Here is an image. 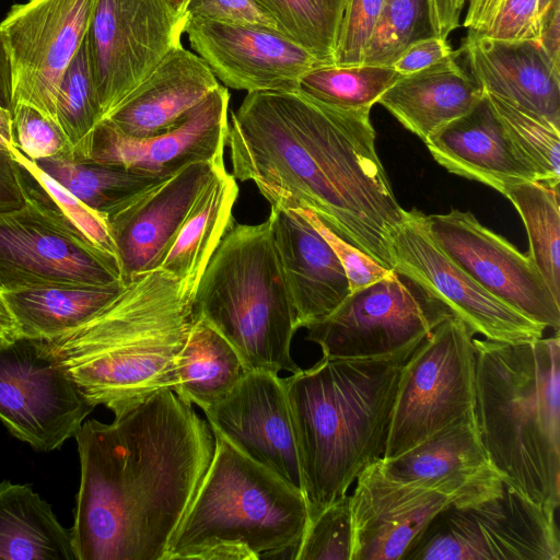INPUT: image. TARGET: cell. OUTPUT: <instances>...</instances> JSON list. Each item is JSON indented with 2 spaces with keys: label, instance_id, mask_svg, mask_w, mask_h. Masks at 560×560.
Listing matches in <instances>:
<instances>
[{
  "label": "cell",
  "instance_id": "e0dca14e",
  "mask_svg": "<svg viewBox=\"0 0 560 560\" xmlns=\"http://www.w3.org/2000/svg\"><path fill=\"white\" fill-rule=\"evenodd\" d=\"M441 249L490 294L534 322L560 327L557 301L528 254L483 226L468 211L427 215Z\"/></svg>",
  "mask_w": 560,
  "mask_h": 560
},
{
  "label": "cell",
  "instance_id": "ee69618b",
  "mask_svg": "<svg viewBox=\"0 0 560 560\" xmlns=\"http://www.w3.org/2000/svg\"><path fill=\"white\" fill-rule=\"evenodd\" d=\"M293 210L307 220L329 244L347 275L350 293L363 289L392 273L393 270L381 266L365 253L332 232L312 209L301 207Z\"/></svg>",
  "mask_w": 560,
  "mask_h": 560
},
{
  "label": "cell",
  "instance_id": "6da1fadb",
  "mask_svg": "<svg viewBox=\"0 0 560 560\" xmlns=\"http://www.w3.org/2000/svg\"><path fill=\"white\" fill-rule=\"evenodd\" d=\"M371 108L342 109L302 92L247 93L232 113V175L270 207L312 209L337 235L393 270L406 210L375 149Z\"/></svg>",
  "mask_w": 560,
  "mask_h": 560
},
{
  "label": "cell",
  "instance_id": "ffe728a7",
  "mask_svg": "<svg viewBox=\"0 0 560 560\" xmlns=\"http://www.w3.org/2000/svg\"><path fill=\"white\" fill-rule=\"evenodd\" d=\"M184 33L215 78L247 93L295 91L300 78L322 65L275 30L186 19Z\"/></svg>",
  "mask_w": 560,
  "mask_h": 560
},
{
  "label": "cell",
  "instance_id": "ba28073f",
  "mask_svg": "<svg viewBox=\"0 0 560 560\" xmlns=\"http://www.w3.org/2000/svg\"><path fill=\"white\" fill-rule=\"evenodd\" d=\"M555 515L497 472L440 511L402 560H559Z\"/></svg>",
  "mask_w": 560,
  "mask_h": 560
},
{
  "label": "cell",
  "instance_id": "ab89813d",
  "mask_svg": "<svg viewBox=\"0 0 560 560\" xmlns=\"http://www.w3.org/2000/svg\"><path fill=\"white\" fill-rule=\"evenodd\" d=\"M486 95L515 143L534 164L539 182L559 186L560 129L497 96Z\"/></svg>",
  "mask_w": 560,
  "mask_h": 560
},
{
  "label": "cell",
  "instance_id": "44dd1931",
  "mask_svg": "<svg viewBox=\"0 0 560 560\" xmlns=\"http://www.w3.org/2000/svg\"><path fill=\"white\" fill-rule=\"evenodd\" d=\"M222 168L192 163L107 215L122 283L160 267L196 200Z\"/></svg>",
  "mask_w": 560,
  "mask_h": 560
},
{
  "label": "cell",
  "instance_id": "7402d4cb",
  "mask_svg": "<svg viewBox=\"0 0 560 560\" xmlns=\"http://www.w3.org/2000/svg\"><path fill=\"white\" fill-rule=\"evenodd\" d=\"M425 144L450 173L482 183L502 195L518 183L539 182L534 164L515 143L486 93L469 112L444 126Z\"/></svg>",
  "mask_w": 560,
  "mask_h": 560
},
{
  "label": "cell",
  "instance_id": "277c9868",
  "mask_svg": "<svg viewBox=\"0 0 560 560\" xmlns=\"http://www.w3.org/2000/svg\"><path fill=\"white\" fill-rule=\"evenodd\" d=\"M420 342L381 357L323 355L283 378L308 518L382 458L401 370Z\"/></svg>",
  "mask_w": 560,
  "mask_h": 560
},
{
  "label": "cell",
  "instance_id": "1f68e13d",
  "mask_svg": "<svg viewBox=\"0 0 560 560\" xmlns=\"http://www.w3.org/2000/svg\"><path fill=\"white\" fill-rule=\"evenodd\" d=\"M23 199L49 221L118 261L107 217L92 210L16 148H9Z\"/></svg>",
  "mask_w": 560,
  "mask_h": 560
},
{
  "label": "cell",
  "instance_id": "5bb4252c",
  "mask_svg": "<svg viewBox=\"0 0 560 560\" xmlns=\"http://www.w3.org/2000/svg\"><path fill=\"white\" fill-rule=\"evenodd\" d=\"M122 283L118 261L49 221L24 200L0 213V292Z\"/></svg>",
  "mask_w": 560,
  "mask_h": 560
},
{
  "label": "cell",
  "instance_id": "60d3db41",
  "mask_svg": "<svg viewBox=\"0 0 560 560\" xmlns=\"http://www.w3.org/2000/svg\"><path fill=\"white\" fill-rule=\"evenodd\" d=\"M353 533L349 494L308 518L295 560H351Z\"/></svg>",
  "mask_w": 560,
  "mask_h": 560
},
{
  "label": "cell",
  "instance_id": "cb8c5ba5",
  "mask_svg": "<svg viewBox=\"0 0 560 560\" xmlns=\"http://www.w3.org/2000/svg\"><path fill=\"white\" fill-rule=\"evenodd\" d=\"M457 54L485 93L560 129V67L538 42L465 37Z\"/></svg>",
  "mask_w": 560,
  "mask_h": 560
},
{
  "label": "cell",
  "instance_id": "5b68a950",
  "mask_svg": "<svg viewBox=\"0 0 560 560\" xmlns=\"http://www.w3.org/2000/svg\"><path fill=\"white\" fill-rule=\"evenodd\" d=\"M475 413L493 467L548 511L560 504V338L474 337Z\"/></svg>",
  "mask_w": 560,
  "mask_h": 560
},
{
  "label": "cell",
  "instance_id": "7bdbcfd3",
  "mask_svg": "<svg viewBox=\"0 0 560 560\" xmlns=\"http://www.w3.org/2000/svg\"><path fill=\"white\" fill-rule=\"evenodd\" d=\"M384 0H345L332 65H363L368 42L380 16Z\"/></svg>",
  "mask_w": 560,
  "mask_h": 560
},
{
  "label": "cell",
  "instance_id": "3957f363",
  "mask_svg": "<svg viewBox=\"0 0 560 560\" xmlns=\"http://www.w3.org/2000/svg\"><path fill=\"white\" fill-rule=\"evenodd\" d=\"M194 294L162 268L140 273L80 325L46 341L82 395L115 417L174 390L196 322Z\"/></svg>",
  "mask_w": 560,
  "mask_h": 560
},
{
  "label": "cell",
  "instance_id": "7a4b0ae2",
  "mask_svg": "<svg viewBox=\"0 0 560 560\" xmlns=\"http://www.w3.org/2000/svg\"><path fill=\"white\" fill-rule=\"evenodd\" d=\"M77 560H163L209 466L215 436L172 389L75 434Z\"/></svg>",
  "mask_w": 560,
  "mask_h": 560
},
{
  "label": "cell",
  "instance_id": "ac0fdd59",
  "mask_svg": "<svg viewBox=\"0 0 560 560\" xmlns=\"http://www.w3.org/2000/svg\"><path fill=\"white\" fill-rule=\"evenodd\" d=\"M230 93L219 85L172 130L130 137L102 120L92 137L89 160L166 178L199 162L225 167Z\"/></svg>",
  "mask_w": 560,
  "mask_h": 560
},
{
  "label": "cell",
  "instance_id": "b9f144b4",
  "mask_svg": "<svg viewBox=\"0 0 560 560\" xmlns=\"http://www.w3.org/2000/svg\"><path fill=\"white\" fill-rule=\"evenodd\" d=\"M12 145L32 161L72 156L71 145L52 119L26 104L13 108Z\"/></svg>",
  "mask_w": 560,
  "mask_h": 560
},
{
  "label": "cell",
  "instance_id": "9c48e42d",
  "mask_svg": "<svg viewBox=\"0 0 560 560\" xmlns=\"http://www.w3.org/2000/svg\"><path fill=\"white\" fill-rule=\"evenodd\" d=\"M475 334L459 318L441 323L406 361L385 451L402 454L476 407Z\"/></svg>",
  "mask_w": 560,
  "mask_h": 560
},
{
  "label": "cell",
  "instance_id": "8992f818",
  "mask_svg": "<svg viewBox=\"0 0 560 560\" xmlns=\"http://www.w3.org/2000/svg\"><path fill=\"white\" fill-rule=\"evenodd\" d=\"M214 436L210 466L163 560H258L299 544L308 522L304 493Z\"/></svg>",
  "mask_w": 560,
  "mask_h": 560
},
{
  "label": "cell",
  "instance_id": "816d5d0a",
  "mask_svg": "<svg viewBox=\"0 0 560 560\" xmlns=\"http://www.w3.org/2000/svg\"><path fill=\"white\" fill-rule=\"evenodd\" d=\"M13 113L0 107V150L9 152L12 145Z\"/></svg>",
  "mask_w": 560,
  "mask_h": 560
},
{
  "label": "cell",
  "instance_id": "2e32d148",
  "mask_svg": "<svg viewBox=\"0 0 560 560\" xmlns=\"http://www.w3.org/2000/svg\"><path fill=\"white\" fill-rule=\"evenodd\" d=\"M487 479L472 483L402 481L388 476L378 458L360 472L349 494L351 560H402L440 511Z\"/></svg>",
  "mask_w": 560,
  "mask_h": 560
},
{
  "label": "cell",
  "instance_id": "4316f807",
  "mask_svg": "<svg viewBox=\"0 0 560 560\" xmlns=\"http://www.w3.org/2000/svg\"><path fill=\"white\" fill-rule=\"evenodd\" d=\"M380 464L393 478L424 483H472L498 472L480 439L475 410L402 454L380 458Z\"/></svg>",
  "mask_w": 560,
  "mask_h": 560
},
{
  "label": "cell",
  "instance_id": "f6af8a7d",
  "mask_svg": "<svg viewBox=\"0 0 560 560\" xmlns=\"http://www.w3.org/2000/svg\"><path fill=\"white\" fill-rule=\"evenodd\" d=\"M184 16L279 32L276 22L256 0H189Z\"/></svg>",
  "mask_w": 560,
  "mask_h": 560
},
{
  "label": "cell",
  "instance_id": "74e56055",
  "mask_svg": "<svg viewBox=\"0 0 560 560\" xmlns=\"http://www.w3.org/2000/svg\"><path fill=\"white\" fill-rule=\"evenodd\" d=\"M431 35L429 0H384L363 65L392 66L408 46Z\"/></svg>",
  "mask_w": 560,
  "mask_h": 560
},
{
  "label": "cell",
  "instance_id": "484cf974",
  "mask_svg": "<svg viewBox=\"0 0 560 560\" xmlns=\"http://www.w3.org/2000/svg\"><path fill=\"white\" fill-rule=\"evenodd\" d=\"M483 95L454 56L401 75L377 103L427 143L444 126L469 112Z\"/></svg>",
  "mask_w": 560,
  "mask_h": 560
},
{
  "label": "cell",
  "instance_id": "d4e9b609",
  "mask_svg": "<svg viewBox=\"0 0 560 560\" xmlns=\"http://www.w3.org/2000/svg\"><path fill=\"white\" fill-rule=\"evenodd\" d=\"M219 82L209 66L182 44L104 120L130 137H150L182 124Z\"/></svg>",
  "mask_w": 560,
  "mask_h": 560
},
{
  "label": "cell",
  "instance_id": "f907efd6",
  "mask_svg": "<svg viewBox=\"0 0 560 560\" xmlns=\"http://www.w3.org/2000/svg\"><path fill=\"white\" fill-rule=\"evenodd\" d=\"M22 338L18 323L0 292V346Z\"/></svg>",
  "mask_w": 560,
  "mask_h": 560
},
{
  "label": "cell",
  "instance_id": "8fae6325",
  "mask_svg": "<svg viewBox=\"0 0 560 560\" xmlns=\"http://www.w3.org/2000/svg\"><path fill=\"white\" fill-rule=\"evenodd\" d=\"M185 23L165 0H96L84 43L102 120L182 44Z\"/></svg>",
  "mask_w": 560,
  "mask_h": 560
},
{
  "label": "cell",
  "instance_id": "30bf717a",
  "mask_svg": "<svg viewBox=\"0 0 560 560\" xmlns=\"http://www.w3.org/2000/svg\"><path fill=\"white\" fill-rule=\"evenodd\" d=\"M455 317L440 299L410 277L392 273L351 292L325 318L307 327L306 339L330 358H372L422 341Z\"/></svg>",
  "mask_w": 560,
  "mask_h": 560
},
{
  "label": "cell",
  "instance_id": "681fc988",
  "mask_svg": "<svg viewBox=\"0 0 560 560\" xmlns=\"http://www.w3.org/2000/svg\"><path fill=\"white\" fill-rule=\"evenodd\" d=\"M0 107L13 113V73L10 52L0 27Z\"/></svg>",
  "mask_w": 560,
  "mask_h": 560
},
{
  "label": "cell",
  "instance_id": "7c38bea8",
  "mask_svg": "<svg viewBox=\"0 0 560 560\" xmlns=\"http://www.w3.org/2000/svg\"><path fill=\"white\" fill-rule=\"evenodd\" d=\"M94 408L45 340L0 346V420L16 439L36 451L57 450Z\"/></svg>",
  "mask_w": 560,
  "mask_h": 560
},
{
  "label": "cell",
  "instance_id": "603a6c76",
  "mask_svg": "<svg viewBox=\"0 0 560 560\" xmlns=\"http://www.w3.org/2000/svg\"><path fill=\"white\" fill-rule=\"evenodd\" d=\"M268 219L296 326L305 328L350 294L347 275L329 244L298 211L270 207Z\"/></svg>",
  "mask_w": 560,
  "mask_h": 560
},
{
  "label": "cell",
  "instance_id": "8d00e7d4",
  "mask_svg": "<svg viewBox=\"0 0 560 560\" xmlns=\"http://www.w3.org/2000/svg\"><path fill=\"white\" fill-rule=\"evenodd\" d=\"M56 120L71 145L73 160L88 161L93 132L102 121V113L84 42L59 84Z\"/></svg>",
  "mask_w": 560,
  "mask_h": 560
},
{
  "label": "cell",
  "instance_id": "e575fe53",
  "mask_svg": "<svg viewBox=\"0 0 560 560\" xmlns=\"http://www.w3.org/2000/svg\"><path fill=\"white\" fill-rule=\"evenodd\" d=\"M400 77L390 66L320 65L300 78L296 90L334 107L371 108Z\"/></svg>",
  "mask_w": 560,
  "mask_h": 560
},
{
  "label": "cell",
  "instance_id": "f1b7e54d",
  "mask_svg": "<svg viewBox=\"0 0 560 560\" xmlns=\"http://www.w3.org/2000/svg\"><path fill=\"white\" fill-rule=\"evenodd\" d=\"M0 560H77L70 529L27 485L0 481Z\"/></svg>",
  "mask_w": 560,
  "mask_h": 560
},
{
  "label": "cell",
  "instance_id": "9a60e30c",
  "mask_svg": "<svg viewBox=\"0 0 560 560\" xmlns=\"http://www.w3.org/2000/svg\"><path fill=\"white\" fill-rule=\"evenodd\" d=\"M393 270L401 272L448 306L476 335L516 342L538 339L546 327L503 303L458 267L434 241L427 214L406 210L393 242Z\"/></svg>",
  "mask_w": 560,
  "mask_h": 560
},
{
  "label": "cell",
  "instance_id": "f5cc1de1",
  "mask_svg": "<svg viewBox=\"0 0 560 560\" xmlns=\"http://www.w3.org/2000/svg\"><path fill=\"white\" fill-rule=\"evenodd\" d=\"M165 2L176 14L184 16L189 0H165Z\"/></svg>",
  "mask_w": 560,
  "mask_h": 560
},
{
  "label": "cell",
  "instance_id": "d590c367",
  "mask_svg": "<svg viewBox=\"0 0 560 560\" xmlns=\"http://www.w3.org/2000/svg\"><path fill=\"white\" fill-rule=\"evenodd\" d=\"M278 30L312 54L332 65L345 0H256Z\"/></svg>",
  "mask_w": 560,
  "mask_h": 560
},
{
  "label": "cell",
  "instance_id": "836d02e7",
  "mask_svg": "<svg viewBox=\"0 0 560 560\" xmlns=\"http://www.w3.org/2000/svg\"><path fill=\"white\" fill-rule=\"evenodd\" d=\"M504 196L514 205L525 225L529 242L527 254L560 302L559 186L527 180L512 186Z\"/></svg>",
  "mask_w": 560,
  "mask_h": 560
},
{
  "label": "cell",
  "instance_id": "52a82bcc",
  "mask_svg": "<svg viewBox=\"0 0 560 560\" xmlns=\"http://www.w3.org/2000/svg\"><path fill=\"white\" fill-rule=\"evenodd\" d=\"M194 312L234 348L246 371L301 370L290 353L299 328L269 219L233 223L199 280Z\"/></svg>",
  "mask_w": 560,
  "mask_h": 560
},
{
  "label": "cell",
  "instance_id": "7dc6e473",
  "mask_svg": "<svg viewBox=\"0 0 560 560\" xmlns=\"http://www.w3.org/2000/svg\"><path fill=\"white\" fill-rule=\"evenodd\" d=\"M538 43L550 60L560 67V0H553L545 8Z\"/></svg>",
  "mask_w": 560,
  "mask_h": 560
},
{
  "label": "cell",
  "instance_id": "83f0119b",
  "mask_svg": "<svg viewBox=\"0 0 560 560\" xmlns=\"http://www.w3.org/2000/svg\"><path fill=\"white\" fill-rule=\"evenodd\" d=\"M235 177L219 170L189 211L159 268L196 292L199 280L223 236L233 225L238 197Z\"/></svg>",
  "mask_w": 560,
  "mask_h": 560
},
{
  "label": "cell",
  "instance_id": "d6a6232c",
  "mask_svg": "<svg viewBox=\"0 0 560 560\" xmlns=\"http://www.w3.org/2000/svg\"><path fill=\"white\" fill-rule=\"evenodd\" d=\"M92 210L107 217L164 178L70 156L34 161Z\"/></svg>",
  "mask_w": 560,
  "mask_h": 560
},
{
  "label": "cell",
  "instance_id": "bcb514c9",
  "mask_svg": "<svg viewBox=\"0 0 560 560\" xmlns=\"http://www.w3.org/2000/svg\"><path fill=\"white\" fill-rule=\"evenodd\" d=\"M454 56L457 52L452 49L447 38L431 35L408 46L390 67L400 75H407Z\"/></svg>",
  "mask_w": 560,
  "mask_h": 560
},
{
  "label": "cell",
  "instance_id": "f546056e",
  "mask_svg": "<svg viewBox=\"0 0 560 560\" xmlns=\"http://www.w3.org/2000/svg\"><path fill=\"white\" fill-rule=\"evenodd\" d=\"M122 287H39L1 293L22 337L51 339L83 323Z\"/></svg>",
  "mask_w": 560,
  "mask_h": 560
},
{
  "label": "cell",
  "instance_id": "f35d334b",
  "mask_svg": "<svg viewBox=\"0 0 560 560\" xmlns=\"http://www.w3.org/2000/svg\"><path fill=\"white\" fill-rule=\"evenodd\" d=\"M466 38L539 40L542 0H466Z\"/></svg>",
  "mask_w": 560,
  "mask_h": 560
},
{
  "label": "cell",
  "instance_id": "4dcf8cb0",
  "mask_svg": "<svg viewBox=\"0 0 560 560\" xmlns=\"http://www.w3.org/2000/svg\"><path fill=\"white\" fill-rule=\"evenodd\" d=\"M234 348L211 326L197 318L177 361L176 395L202 411L221 400L243 377Z\"/></svg>",
  "mask_w": 560,
  "mask_h": 560
},
{
  "label": "cell",
  "instance_id": "4fadbf2b",
  "mask_svg": "<svg viewBox=\"0 0 560 560\" xmlns=\"http://www.w3.org/2000/svg\"><path fill=\"white\" fill-rule=\"evenodd\" d=\"M96 0H30L11 7L0 27L10 52L13 104L56 120L62 75L78 52Z\"/></svg>",
  "mask_w": 560,
  "mask_h": 560
},
{
  "label": "cell",
  "instance_id": "d6986e66",
  "mask_svg": "<svg viewBox=\"0 0 560 560\" xmlns=\"http://www.w3.org/2000/svg\"><path fill=\"white\" fill-rule=\"evenodd\" d=\"M203 412L214 433L303 492L287 390L278 373L246 371L221 400Z\"/></svg>",
  "mask_w": 560,
  "mask_h": 560
},
{
  "label": "cell",
  "instance_id": "c3c4849f",
  "mask_svg": "<svg viewBox=\"0 0 560 560\" xmlns=\"http://www.w3.org/2000/svg\"><path fill=\"white\" fill-rule=\"evenodd\" d=\"M23 195L11 154L0 150V213L21 207Z\"/></svg>",
  "mask_w": 560,
  "mask_h": 560
},
{
  "label": "cell",
  "instance_id": "db71d44e",
  "mask_svg": "<svg viewBox=\"0 0 560 560\" xmlns=\"http://www.w3.org/2000/svg\"><path fill=\"white\" fill-rule=\"evenodd\" d=\"M466 0H454L455 11L460 16Z\"/></svg>",
  "mask_w": 560,
  "mask_h": 560
}]
</instances>
